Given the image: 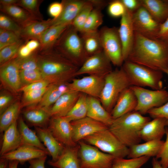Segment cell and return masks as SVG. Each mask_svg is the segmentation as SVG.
<instances>
[{"instance_id":"45","label":"cell","mask_w":168,"mask_h":168,"mask_svg":"<svg viewBox=\"0 0 168 168\" xmlns=\"http://www.w3.org/2000/svg\"><path fill=\"white\" fill-rule=\"evenodd\" d=\"M22 40L20 36L14 32L0 28V50Z\"/></svg>"},{"instance_id":"28","label":"cell","mask_w":168,"mask_h":168,"mask_svg":"<svg viewBox=\"0 0 168 168\" xmlns=\"http://www.w3.org/2000/svg\"><path fill=\"white\" fill-rule=\"evenodd\" d=\"M88 103L87 116L109 127L114 120L110 113L105 109L98 98L88 96Z\"/></svg>"},{"instance_id":"12","label":"cell","mask_w":168,"mask_h":168,"mask_svg":"<svg viewBox=\"0 0 168 168\" xmlns=\"http://www.w3.org/2000/svg\"><path fill=\"white\" fill-rule=\"evenodd\" d=\"M112 64L103 50L87 58L77 71L75 75L88 74L105 77L113 70Z\"/></svg>"},{"instance_id":"46","label":"cell","mask_w":168,"mask_h":168,"mask_svg":"<svg viewBox=\"0 0 168 168\" xmlns=\"http://www.w3.org/2000/svg\"><path fill=\"white\" fill-rule=\"evenodd\" d=\"M20 76L22 84L24 86L44 80L39 69L20 71Z\"/></svg>"},{"instance_id":"19","label":"cell","mask_w":168,"mask_h":168,"mask_svg":"<svg viewBox=\"0 0 168 168\" xmlns=\"http://www.w3.org/2000/svg\"><path fill=\"white\" fill-rule=\"evenodd\" d=\"M137 104V97L130 86L119 96L110 114L114 119H117L134 111Z\"/></svg>"},{"instance_id":"2","label":"cell","mask_w":168,"mask_h":168,"mask_svg":"<svg viewBox=\"0 0 168 168\" xmlns=\"http://www.w3.org/2000/svg\"><path fill=\"white\" fill-rule=\"evenodd\" d=\"M36 53L43 79L50 84L66 82L75 76L79 68L53 48L46 49L39 48Z\"/></svg>"},{"instance_id":"39","label":"cell","mask_w":168,"mask_h":168,"mask_svg":"<svg viewBox=\"0 0 168 168\" xmlns=\"http://www.w3.org/2000/svg\"><path fill=\"white\" fill-rule=\"evenodd\" d=\"M94 7L92 0H87L71 24L78 32L80 33L82 30L86 21Z\"/></svg>"},{"instance_id":"11","label":"cell","mask_w":168,"mask_h":168,"mask_svg":"<svg viewBox=\"0 0 168 168\" xmlns=\"http://www.w3.org/2000/svg\"><path fill=\"white\" fill-rule=\"evenodd\" d=\"M132 19L135 32L149 39H156L161 24L144 7L142 6L133 12Z\"/></svg>"},{"instance_id":"25","label":"cell","mask_w":168,"mask_h":168,"mask_svg":"<svg viewBox=\"0 0 168 168\" xmlns=\"http://www.w3.org/2000/svg\"><path fill=\"white\" fill-rule=\"evenodd\" d=\"M166 120L162 118L153 119L142 127L140 135L142 140L145 142L161 140L166 132Z\"/></svg>"},{"instance_id":"4","label":"cell","mask_w":168,"mask_h":168,"mask_svg":"<svg viewBox=\"0 0 168 168\" xmlns=\"http://www.w3.org/2000/svg\"><path fill=\"white\" fill-rule=\"evenodd\" d=\"M78 33L70 25L51 48L77 66L86 58Z\"/></svg>"},{"instance_id":"56","label":"cell","mask_w":168,"mask_h":168,"mask_svg":"<svg viewBox=\"0 0 168 168\" xmlns=\"http://www.w3.org/2000/svg\"><path fill=\"white\" fill-rule=\"evenodd\" d=\"M33 53L25 43L19 48L17 56L21 58H25L30 56Z\"/></svg>"},{"instance_id":"30","label":"cell","mask_w":168,"mask_h":168,"mask_svg":"<svg viewBox=\"0 0 168 168\" xmlns=\"http://www.w3.org/2000/svg\"><path fill=\"white\" fill-rule=\"evenodd\" d=\"M49 108L38 106L30 107L25 110L23 114L26 120L35 127L47 128V123L51 117Z\"/></svg>"},{"instance_id":"52","label":"cell","mask_w":168,"mask_h":168,"mask_svg":"<svg viewBox=\"0 0 168 168\" xmlns=\"http://www.w3.org/2000/svg\"><path fill=\"white\" fill-rule=\"evenodd\" d=\"M63 4L62 2H54L49 6L48 12L49 14L54 19L58 18L60 15L63 9Z\"/></svg>"},{"instance_id":"55","label":"cell","mask_w":168,"mask_h":168,"mask_svg":"<svg viewBox=\"0 0 168 168\" xmlns=\"http://www.w3.org/2000/svg\"><path fill=\"white\" fill-rule=\"evenodd\" d=\"M47 156L32 159L29 161V168H45L44 164Z\"/></svg>"},{"instance_id":"34","label":"cell","mask_w":168,"mask_h":168,"mask_svg":"<svg viewBox=\"0 0 168 168\" xmlns=\"http://www.w3.org/2000/svg\"><path fill=\"white\" fill-rule=\"evenodd\" d=\"M18 128L23 145L31 146L48 151L36 133L28 127L21 117H20L18 120Z\"/></svg>"},{"instance_id":"37","label":"cell","mask_w":168,"mask_h":168,"mask_svg":"<svg viewBox=\"0 0 168 168\" xmlns=\"http://www.w3.org/2000/svg\"><path fill=\"white\" fill-rule=\"evenodd\" d=\"M88 96L81 93L74 105L66 117L71 122L83 119L87 116Z\"/></svg>"},{"instance_id":"62","label":"cell","mask_w":168,"mask_h":168,"mask_svg":"<svg viewBox=\"0 0 168 168\" xmlns=\"http://www.w3.org/2000/svg\"><path fill=\"white\" fill-rule=\"evenodd\" d=\"M19 163L16 161H9L8 168H17Z\"/></svg>"},{"instance_id":"51","label":"cell","mask_w":168,"mask_h":168,"mask_svg":"<svg viewBox=\"0 0 168 168\" xmlns=\"http://www.w3.org/2000/svg\"><path fill=\"white\" fill-rule=\"evenodd\" d=\"M50 84L48 81L43 80L23 86L21 90L24 93L30 91L40 90L46 88Z\"/></svg>"},{"instance_id":"58","label":"cell","mask_w":168,"mask_h":168,"mask_svg":"<svg viewBox=\"0 0 168 168\" xmlns=\"http://www.w3.org/2000/svg\"><path fill=\"white\" fill-rule=\"evenodd\" d=\"M25 44L33 53L37 50L40 46L39 41L34 39L26 41Z\"/></svg>"},{"instance_id":"16","label":"cell","mask_w":168,"mask_h":168,"mask_svg":"<svg viewBox=\"0 0 168 168\" xmlns=\"http://www.w3.org/2000/svg\"><path fill=\"white\" fill-rule=\"evenodd\" d=\"M71 124L73 138L76 143L88 136L108 128L103 123L87 116L72 121Z\"/></svg>"},{"instance_id":"33","label":"cell","mask_w":168,"mask_h":168,"mask_svg":"<svg viewBox=\"0 0 168 168\" xmlns=\"http://www.w3.org/2000/svg\"><path fill=\"white\" fill-rule=\"evenodd\" d=\"M0 9L21 26L31 21L38 20L26 10L15 5H1Z\"/></svg>"},{"instance_id":"3","label":"cell","mask_w":168,"mask_h":168,"mask_svg":"<svg viewBox=\"0 0 168 168\" xmlns=\"http://www.w3.org/2000/svg\"><path fill=\"white\" fill-rule=\"evenodd\" d=\"M150 120L149 117L134 111L114 119L108 128L123 144L129 147L139 143L142 140L140 132Z\"/></svg>"},{"instance_id":"6","label":"cell","mask_w":168,"mask_h":168,"mask_svg":"<svg viewBox=\"0 0 168 168\" xmlns=\"http://www.w3.org/2000/svg\"><path fill=\"white\" fill-rule=\"evenodd\" d=\"M122 67L126 74L131 86L147 87L153 90L162 89L163 72L126 60Z\"/></svg>"},{"instance_id":"35","label":"cell","mask_w":168,"mask_h":168,"mask_svg":"<svg viewBox=\"0 0 168 168\" xmlns=\"http://www.w3.org/2000/svg\"><path fill=\"white\" fill-rule=\"evenodd\" d=\"M70 25H61L50 27L44 33L39 42L40 48L45 49L52 48L59 37Z\"/></svg>"},{"instance_id":"24","label":"cell","mask_w":168,"mask_h":168,"mask_svg":"<svg viewBox=\"0 0 168 168\" xmlns=\"http://www.w3.org/2000/svg\"><path fill=\"white\" fill-rule=\"evenodd\" d=\"M79 145L65 146L61 154L55 161H49L48 164L56 168H81L78 156Z\"/></svg>"},{"instance_id":"5","label":"cell","mask_w":168,"mask_h":168,"mask_svg":"<svg viewBox=\"0 0 168 168\" xmlns=\"http://www.w3.org/2000/svg\"><path fill=\"white\" fill-rule=\"evenodd\" d=\"M130 86L129 79L122 67L107 74L99 98L105 109L110 113L119 96Z\"/></svg>"},{"instance_id":"54","label":"cell","mask_w":168,"mask_h":168,"mask_svg":"<svg viewBox=\"0 0 168 168\" xmlns=\"http://www.w3.org/2000/svg\"><path fill=\"white\" fill-rule=\"evenodd\" d=\"M125 8L133 13L142 7L140 0H121Z\"/></svg>"},{"instance_id":"8","label":"cell","mask_w":168,"mask_h":168,"mask_svg":"<svg viewBox=\"0 0 168 168\" xmlns=\"http://www.w3.org/2000/svg\"><path fill=\"white\" fill-rule=\"evenodd\" d=\"M99 33L103 51L112 64L121 67L124 60L118 28L104 26L99 30Z\"/></svg>"},{"instance_id":"20","label":"cell","mask_w":168,"mask_h":168,"mask_svg":"<svg viewBox=\"0 0 168 168\" xmlns=\"http://www.w3.org/2000/svg\"><path fill=\"white\" fill-rule=\"evenodd\" d=\"M80 93L70 90L62 95L49 108L51 117L66 116L76 102Z\"/></svg>"},{"instance_id":"42","label":"cell","mask_w":168,"mask_h":168,"mask_svg":"<svg viewBox=\"0 0 168 168\" xmlns=\"http://www.w3.org/2000/svg\"><path fill=\"white\" fill-rule=\"evenodd\" d=\"M42 1L38 0H19L16 5L21 7L39 21H42V16L39 10V7Z\"/></svg>"},{"instance_id":"53","label":"cell","mask_w":168,"mask_h":168,"mask_svg":"<svg viewBox=\"0 0 168 168\" xmlns=\"http://www.w3.org/2000/svg\"><path fill=\"white\" fill-rule=\"evenodd\" d=\"M156 39L168 42V17L160 24Z\"/></svg>"},{"instance_id":"9","label":"cell","mask_w":168,"mask_h":168,"mask_svg":"<svg viewBox=\"0 0 168 168\" xmlns=\"http://www.w3.org/2000/svg\"><path fill=\"white\" fill-rule=\"evenodd\" d=\"M78 156L81 168H111L115 158L96 147L80 141Z\"/></svg>"},{"instance_id":"49","label":"cell","mask_w":168,"mask_h":168,"mask_svg":"<svg viewBox=\"0 0 168 168\" xmlns=\"http://www.w3.org/2000/svg\"><path fill=\"white\" fill-rule=\"evenodd\" d=\"M147 114L153 119L162 118L165 119L166 127L168 129V101L161 106L151 109Z\"/></svg>"},{"instance_id":"13","label":"cell","mask_w":168,"mask_h":168,"mask_svg":"<svg viewBox=\"0 0 168 168\" xmlns=\"http://www.w3.org/2000/svg\"><path fill=\"white\" fill-rule=\"evenodd\" d=\"M105 77L90 75L80 78L72 79L68 83L70 90L99 98L105 82Z\"/></svg>"},{"instance_id":"10","label":"cell","mask_w":168,"mask_h":168,"mask_svg":"<svg viewBox=\"0 0 168 168\" xmlns=\"http://www.w3.org/2000/svg\"><path fill=\"white\" fill-rule=\"evenodd\" d=\"M137 98L134 111L145 114L153 108L161 106L168 101V91L162 89L151 90L144 87L130 86Z\"/></svg>"},{"instance_id":"17","label":"cell","mask_w":168,"mask_h":168,"mask_svg":"<svg viewBox=\"0 0 168 168\" xmlns=\"http://www.w3.org/2000/svg\"><path fill=\"white\" fill-rule=\"evenodd\" d=\"M15 58L1 65L0 69L2 82L6 87L13 91L21 90L22 87L20 71Z\"/></svg>"},{"instance_id":"15","label":"cell","mask_w":168,"mask_h":168,"mask_svg":"<svg viewBox=\"0 0 168 168\" xmlns=\"http://www.w3.org/2000/svg\"><path fill=\"white\" fill-rule=\"evenodd\" d=\"M132 13L126 9L125 13L121 17L120 26L118 28L124 61L128 58L134 42L135 32L132 22Z\"/></svg>"},{"instance_id":"7","label":"cell","mask_w":168,"mask_h":168,"mask_svg":"<svg viewBox=\"0 0 168 168\" xmlns=\"http://www.w3.org/2000/svg\"><path fill=\"white\" fill-rule=\"evenodd\" d=\"M83 140L115 159L124 158L128 154V147L123 144L109 128L88 136Z\"/></svg>"},{"instance_id":"26","label":"cell","mask_w":168,"mask_h":168,"mask_svg":"<svg viewBox=\"0 0 168 168\" xmlns=\"http://www.w3.org/2000/svg\"><path fill=\"white\" fill-rule=\"evenodd\" d=\"M53 20V19L34 20L22 26L20 35L21 39L26 42L32 39L39 41L44 33L51 26Z\"/></svg>"},{"instance_id":"44","label":"cell","mask_w":168,"mask_h":168,"mask_svg":"<svg viewBox=\"0 0 168 168\" xmlns=\"http://www.w3.org/2000/svg\"><path fill=\"white\" fill-rule=\"evenodd\" d=\"M48 86L41 89L31 90L24 92L22 106H30L39 103Z\"/></svg>"},{"instance_id":"64","label":"cell","mask_w":168,"mask_h":168,"mask_svg":"<svg viewBox=\"0 0 168 168\" xmlns=\"http://www.w3.org/2000/svg\"></svg>"},{"instance_id":"36","label":"cell","mask_w":168,"mask_h":168,"mask_svg":"<svg viewBox=\"0 0 168 168\" xmlns=\"http://www.w3.org/2000/svg\"><path fill=\"white\" fill-rule=\"evenodd\" d=\"M22 105L19 102H16L10 105L1 114L0 132H4L16 121Z\"/></svg>"},{"instance_id":"61","label":"cell","mask_w":168,"mask_h":168,"mask_svg":"<svg viewBox=\"0 0 168 168\" xmlns=\"http://www.w3.org/2000/svg\"><path fill=\"white\" fill-rule=\"evenodd\" d=\"M9 161L3 158H0V168H7L8 166Z\"/></svg>"},{"instance_id":"22","label":"cell","mask_w":168,"mask_h":168,"mask_svg":"<svg viewBox=\"0 0 168 168\" xmlns=\"http://www.w3.org/2000/svg\"><path fill=\"white\" fill-rule=\"evenodd\" d=\"M164 142L161 140H153L133 145L128 147L127 157L134 158L144 156L156 157L160 152Z\"/></svg>"},{"instance_id":"57","label":"cell","mask_w":168,"mask_h":168,"mask_svg":"<svg viewBox=\"0 0 168 168\" xmlns=\"http://www.w3.org/2000/svg\"><path fill=\"white\" fill-rule=\"evenodd\" d=\"M12 99L11 96L8 95H1L0 96V110L1 114L5 110Z\"/></svg>"},{"instance_id":"14","label":"cell","mask_w":168,"mask_h":168,"mask_svg":"<svg viewBox=\"0 0 168 168\" xmlns=\"http://www.w3.org/2000/svg\"><path fill=\"white\" fill-rule=\"evenodd\" d=\"M48 128L56 139L64 146L77 145L73 138L71 122L66 116L52 117Z\"/></svg>"},{"instance_id":"29","label":"cell","mask_w":168,"mask_h":168,"mask_svg":"<svg viewBox=\"0 0 168 168\" xmlns=\"http://www.w3.org/2000/svg\"><path fill=\"white\" fill-rule=\"evenodd\" d=\"M140 0L142 6L160 24L163 22L168 17V0Z\"/></svg>"},{"instance_id":"60","label":"cell","mask_w":168,"mask_h":168,"mask_svg":"<svg viewBox=\"0 0 168 168\" xmlns=\"http://www.w3.org/2000/svg\"><path fill=\"white\" fill-rule=\"evenodd\" d=\"M152 168H164L161 164L159 161L155 157H154L152 162Z\"/></svg>"},{"instance_id":"43","label":"cell","mask_w":168,"mask_h":168,"mask_svg":"<svg viewBox=\"0 0 168 168\" xmlns=\"http://www.w3.org/2000/svg\"><path fill=\"white\" fill-rule=\"evenodd\" d=\"M15 58L20 71L39 69L36 51L28 57L21 58L17 56Z\"/></svg>"},{"instance_id":"48","label":"cell","mask_w":168,"mask_h":168,"mask_svg":"<svg viewBox=\"0 0 168 168\" xmlns=\"http://www.w3.org/2000/svg\"><path fill=\"white\" fill-rule=\"evenodd\" d=\"M108 5V13L113 18L121 17L125 12L126 9L121 0L111 1Z\"/></svg>"},{"instance_id":"27","label":"cell","mask_w":168,"mask_h":168,"mask_svg":"<svg viewBox=\"0 0 168 168\" xmlns=\"http://www.w3.org/2000/svg\"><path fill=\"white\" fill-rule=\"evenodd\" d=\"M2 142L0 151L2 156L12 151L23 145L21 137L16 121L3 132Z\"/></svg>"},{"instance_id":"32","label":"cell","mask_w":168,"mask_h":168,"mask_svg":"<svg viewBox=\"0 0 168 168\" xmlns=\"http://www.w3.org/2000/svg\"><path fill=\"white\" fill-rule=\"evenodd\" d=\"M80 33L86 58L103 51L99 30L81 32Z\"/></svg>"},{"instance_id":"38","label":"cell","mask_w":168,"mask_h":168,"mask_svg":"<svg viewBox=\"0 0 168 168\" xmlns=\"http://www.w3.org/2000/svg\"><path fill=\"white\" fill-rule=\"evenodd\" d=\"M102 8L94 7L89 14L81 32L98 30L103 22Z\"/></svg>"},{"instance_id":"31","label":"cell","mask_w":168,"mask_h":168,"mask_svg":"<svg viewBox=\"0 0 168 168\" xmlns=\"http://www.w3.org/2000/svg\"><path fill=\"white\" fill-rule=\"evenodd\" d=\"M68 83L62 82L50 84L45 92L38 106L49 108L63 94L70 90Z\"/></svg>"},{"instance_id":"23","label":"cell","mask_w":168,"mask_h":168,"mask_svg":"<svg viewBox=\"0 0 168 168\" xmlns=\"http://www.w3.org/2000/svg\"><path fill=\"white\" fill-rule=\"evenodd\" d=\"M35 130L39 139L43 142L51 156L52 161L56 160L63 152L65 146L56 139L48 128L35 127Z\"/></svg>"},{"instance_id":"21","label":"cell","mask_w":168,"mask_h":168,"mask_svg":"<svg viewBox=\"0 0 168 168\" xmlns=\"http://www.w3.org/2000/svg\"><path fill=\"white\" fill-rule=\"evenodd\" d=\"M84 0H63V9L60 16L53 20L51 26L70 25L86 2Z\"/></svg>"},{"instance_id":"40","label":"cell","mask_w":168,"mask_h":168,"mask_svg":"<svg viewBox=\"0 0 168 168\" xmlns=\"http://www.w3.org/2000/svg\"><path fill=\"white\" fill-rule=\"evenodd\" d=\"M150 157L144 156L137 158L115 159L111 168H141Z\"/></svg>"},{"instance_id":"59","label":"cell","mask_w":168,"mask_h":168,"mask_svg":"<svg viewBox=\"0 0 168 168\" xmlns=\"http://www.w3.org/2000/svg\"><path fill=\"white\" fill-rule=\"evenodd\" d=\"M19 1L18 0H0L1 5L8 6L16 5Z\"/></svg>"},{"instance_id":"18","label":"cell","mask_w":168,"mask_h":168,"mask_svg":"<svg viewBox=\"0 0 168 168\" xmlns=\"http://www.w3.org/2000/svg\"><path fill=\"white\" fill-rule=\"evenodd\" d=\"M49 155V152L31 146L23 145L16 149L6 153L0 158L9 161H16L21 164L26 161Z\"/></svg>"},{"instance_id":"63","label":"cell","mask_w":168,"mask_h":168,"mask_svg":"<svg viewBox=\"0 0 168 168\" xmlns=\"http://www.w3.org/2000/svg\"><path fill=\"white\" fill-rule=\"evenodd\" d=\"M162 72L166 74L168 76V68L163 70Z\"/></svg>"},{"instance_id":"47","label":"cell","mask_w":168,"mask_h":168,"mask_svg":"<svg viewBox=\"0 0 168 168\" xmlns=\"http://www.w3.org/2000/svg\"><path fill=\"white\" fill-rule=\"evenodd\" d=\"M0 27L13 32L20 36L21 26L7 15L0 14Z\"/></svg>"},{"instance_id":"41","label":"cell","mask_w":168,"mask_h":168,"mask_svg":"<svg viewBox=\"0 0 168 168\" xmlns=\"http://www.w3.org/2000/svg\"><path fill=\"white\" fill-rule=\"evenodd\" d=\"M22 40L19 42L4 47L0 50V63L2 65L15 58L19 49L23 44Z\"/></svg>"},{"instance_id":"1","label":"cell","mask_w":168,"mask_h":168,"mask_svg":"<svg viewBox=\"0 0 168 168\" xmlns=\"http://www.w3.org/2000/svg\"><path fill=\"white\" fill-rule=\"evenodd\" d=\"M126 60L162 71L168 68V42L149 39L135 32Z\"/></svg>"},{"instance_id":"50","label":"cell","mask_w":168,"mask_h":168,"mask_svg":"<svg viewBox=\"0 0 168 168\" xmlns=\"http://www.w3.org/2000/svg\"><path fill=\"white\" fill-rule=\"evenodd\" d=\"M166 139L156 158L160 159L159 162L164 168H168V129L166 128Z\"/></svg>"}]
</instances>
